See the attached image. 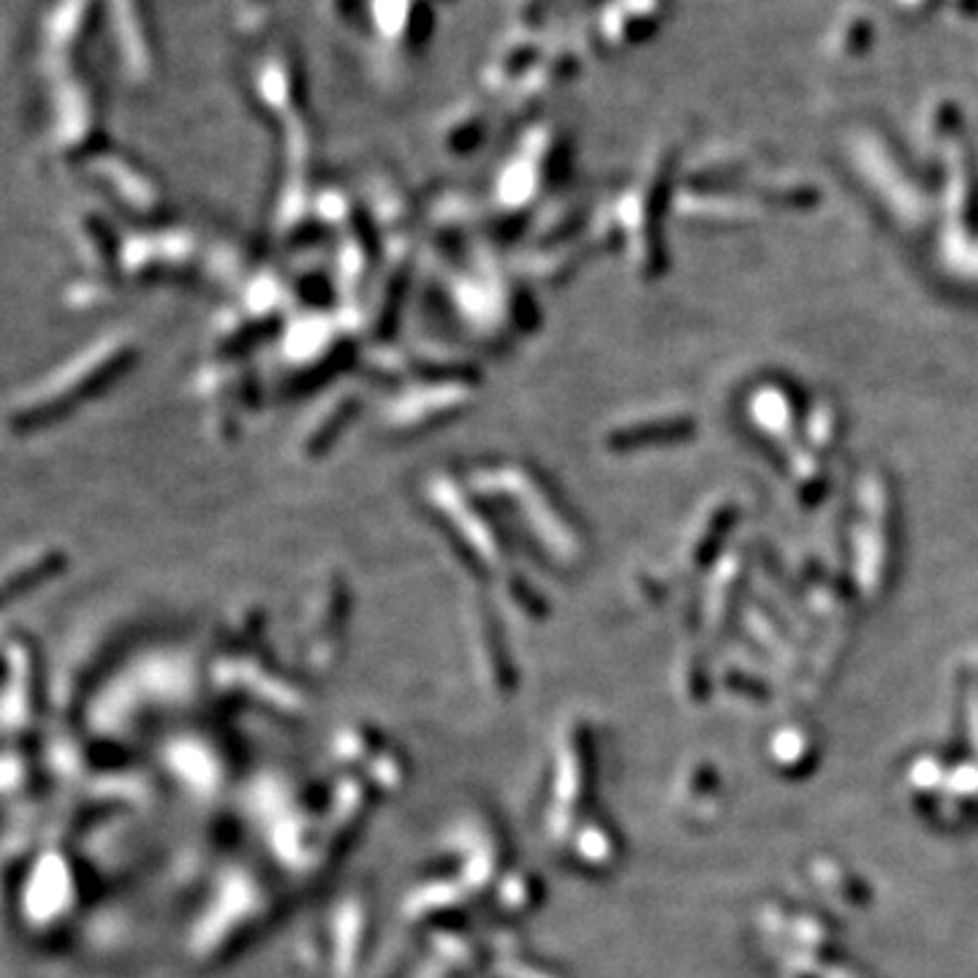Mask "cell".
<instances>
[{
  "label": "cell",
  "instance_id": "6da1fadb",
  "mask_svg": "<svg viewBox=\"0 0 978 978\" xmlns=\"http://www.w3.org/2000/svg\"><path fill=\"white\" fill-rule=\"evenodd\" d=\"M134 356L136 343L125 334L101 338L20 394V400L9 408V425L20 432L52 425L71 408L112 387L129 370Z\"/></svg>",
  "mask_w": 978,
  "mask_h": 978
},
{
  "label": "cell",
  "instance_id": "7a4b0ae2",
  "mask_svg": "<svg viewBox=\"0 0 978 978\" xmlns=\"http://www.w3.org/2000/svg\"><path fill=\"white\" fill-rule=\"evenodd\" d=\"M425 498L427 516L443 533L465 569L479 576L498 574L503 569L505 541L500 522L468 479H454L449 474L432 476Z\"/></svg>",
  "mask_w": 978,
  "mask_h": 978
},
{
  "label": "cell",
  "instance_id": "3957f363",
  "mask_svg": "<svg viewBox=\"0 0 978 978\" xmlns=\"http://www.w3.org/2000/svg\"><path fill=\"white\" fill-rule=\"evenodd\" d=\"M479 389V376L460 362H427L411 372L403 392L387 405V430L400 436H421L438 430L470 408Z\"/></svg>",
  "mask_w": 978,
  "mask_h": 978
},
{
  "label": "cell",
  "instance_id": "277c9868",
  "mask_svg": "<svg viewBox=\"0 0 978 978\" xmlns=\"http://www.w3.org/2000/svg\"><path fill=\"white\" fill-rule=\"evenodd\" d=\"M280 338L278 359L294 381L310 378L323 381L354 356V329L351 323L316 310L302 321L285 323Z\"/></svg>",
  "mask_w": 978,
  "mask_h": 978
},
{
  "label": "cell",
  "instance_id": "5b68a950",
  "mask_svg": "<svg viewBox=\"0 0 978 978\" xmlns=\"http://www.w3.org/2000/svg\"><path fill=\"white\" fill-rule=\"evenodd\" d=\"M199 237L183 227H145L120 250V272L142 285H178L194 278L205 261Z\"/></svg>",
  "mask_w": 978,
  "mask_h": 978
},
{
  "label": "cell",
  "instance_id": "8992f818",
  "mask_svg": "<svg viewBox=\"0 0 978 978\" xmlns=\"http://www.w3.org/2000/svg\"><path fill=\"white\" fill-rule=\"evenodd\" d=\"M522 294L498 269H465L454 278V307L465 323L489 345H500L505 334L525 329L519 310Z\"/></svg>",
  "mask_w": 978,
  "mask_h": 978
},
{
  "label": "cell",
  "instance_id": "52a82bcc",
  "mask_svg": "<svg viewBox=\"0 0 978 978\" xmlns=\"http://www.w3.org/2000/svg\"><path fill=\"white\" fill-rule=\"evenodd\" d=\"M359 394L345 392V389L321 400L296 430L294 452L299 454V460H318L323 452H329L340 438V432L351 427V421L359 416Z\"/></svg>",
  "mask_w": 978,
  "mask_h": 978
},
{
  "label": "cell",
  "instance_id": "ba28073f",
  "mask_svg": "<svg viewBox=\"0 0 978 978\" xmlns=\"http://www.w3.org/2000/svg\"><path fill=\"white\" fill-rule=\"evenodd\" d=\"M69 234L74 243L76 256L87 267V274L107 278L109 269H120V250L123 243L118 240L112 221L96 210H80L69 218Z\"/></svg>",
  "mask_w": 978,
  "mask_h": 978
},
{
  "label": "cell",
  "instance_id": "9c48e42d",
  "mask_svg": "<svg viewBox=\"0 0 978 978\" xmlns=\"http://www.w3.org/2000/svg\"><path fill=\"white\" fill-rule=\"evenodd\" d=\"M65 565H69V554H65V549L52 547V543L20 549V552L5 563L3 576L5 598L25 596V592L36 590L38 585H44V582L52 579L54 574H60Z\"/></svg>",
  "mask_w": 978,
  "mask_h": 978
}]
</instances>
